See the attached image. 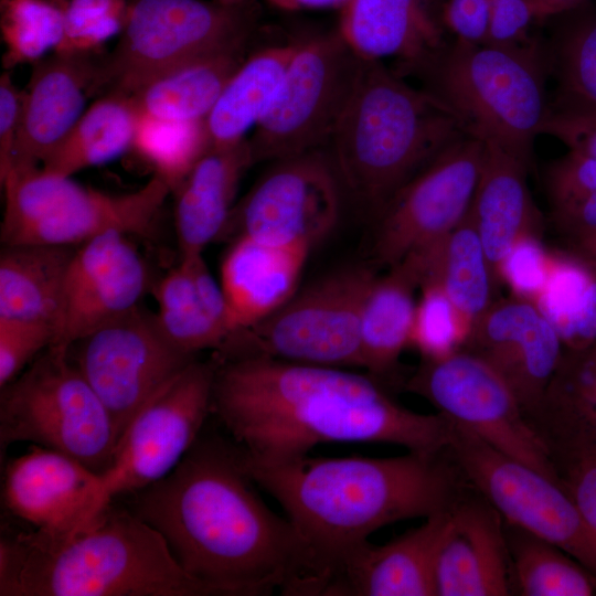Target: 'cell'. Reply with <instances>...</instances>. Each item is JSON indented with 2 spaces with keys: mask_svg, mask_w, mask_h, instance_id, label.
Returning <instances> with one entry per match:
<instances>
[{
  "mask_svg": "<svg viewBox=\"0 0 596 596\" xmlns=\"http://www.w3.org/2000/svg\"><path fill=\"white\" fill-rule=\"evenodd\" d=\"M0 181L3 246L77 247L109 231L146 235L171 193L155 174L140 189L124 194L89 189L41 168L12 169Z\"/></svg>",
  "mask_w": 596,
  "mask_h": 596,
  "instance_id": "52a82bcc",
  "label": "cell"
},
{
  "mask_svg": "<svg viewBox=\"0 0 596 596\" xmlns=\"http://www.w3.org/2000/svg\"><path fill=\"white\" fill-rule=\"evenodd\" d=\"M485 145L464 134L407 181L375 220L371 254L389 268L447 236L467 215Z\"/></svg>",
  "mask_w": 596,
  "mask_h": 596,
  "instance_id": "e0dca14e",
  "label": "cell"
},
{
  "mask_svg": "<svg viewBox=\"0 0 596 596\" xmlns=\"http://www.w3.org/2000/svg\"><path fill=\"white\" fill-rule=\"evenodd\" d=\"M23 92L19 91L9 71L0 76V179L8 172L14 153Z\"/></svg>",
  "mask_w": 596,
  "mask_h": 596,
  "instance_id": "681fc988",
  "label": "cell"
},
{
  "mask_svg": "<svg viewBox=\"0 0 596 596\" xmlns=\"http://www.w3.org/2000/svg\"><path fill=\"white\" fill-rule=\"evenodd\" d=\"M561 347L557 332L538 307L512 295L497 298L471 323L461 349L502 377L529 419L558 365Z\"/></svg>",
  "mask_w": 596,
  "mask_h": 596,
  "instance_id": "d6986e66",
  "label": "cell"
},
{
  "mask_svg": "<svg viewBox=\"0 0 596 596\" xmlns=\"http://www.w3.org/2000/svg\"><path fill=\"white\" fill-rule=\"evenodd\" d=\"M92 56L54 53L32 63L8 172L39 168L82 116L98 68Z\"/></svg>",
  "mask_w": 596,
  "mask_h": 596,
  "instance_id": "603a6c76",
  "label": "cell"
},
{
  "mask_svg": "<svg viewBox=\"0 0 596 596\" xmlns=\"http://www.w3.org/2000/svg\"><path fill=\"white\" fill-rule=\"evenodd\" d=\"M375 276L364 265L345 266L322 276L298 289L269 317L233 333L216 356H267L362 368L361 311Z\"/></svg>",
  "mask_w": 596,
  "mask_h": 596,
  "instance_id": "30bf717a",
  "label": "cell"
},
{
  "mask_svg": "<svg viewBox=\"0 0 596 596\" xmlns=\"http://www.w3.org/2000/svg\"><path fill=\"white\" fill-rule=\"evenodd\" d=\"M155 298L161 331L185 353L219 351L233 334L220 281L203 254L179 256L178 264L156 285Z\"/></svg>",
  "mask_w": 596,
  "mask_h": 596,
  "instance_id": "4316f807",
  "label": "cell"
},
{
  "mask_svg": "<svg viewBox=\"0 0 596 596\" xmlns=\"http://www.w3.org/2000/svg\"><path fill=\"white\" fill-rule=\"evenodd\" d=\"M492 0H446L441 21L456 40L482 44L487 40Z\"/></svg>",
  "mask_w": 596,
  "mask_h": 596,
  "instance_id": "c3c4849f",
  "label": "cell"
},
{
  "mask_svg": "<svg viewBox=\"0 0 596 596\" xmlns=\"http://www.w3.org/2000/svg\"><path fill=\"white\" fill-rule=\"evenodd\" d=\"M246 45L203 55L153 78L130 95L138 113L169 120H205L245 60Z\"/></svg>",
  "mask_w": 596,
  "mask_h": 596,
  "instance_id": "1f68e13d",
  "label": "cell"
},
{
  "mask_svg": "<svg viewBox=\"0 0 596 596\" xmlns=\"http://www.w3.org/2000/svg\"><path fill=\"white\" fill-rule=\"evenodd\" d=\"M214 1H217L224 4H243V3L248 2V0H214Z\"/></svg>",
  "mask_w": 596,
  "mask_h": 596,
  "instance_id": "db71d44e",
  "label": "cell"
},
{
  "mask_svg": "<svg viewBox=\"0 0 596 596\" xmlns=\"http://www.w3.org/2000/svg\"><path fill=\"white\" fill-rule=\"evenodd\" d=\"M482 142L483 159L470 212L500 286L507 254L524 236L541 237L542 216L528 185L531 163L494 142Z\"/></svg>",
  "mask_w": 596,
  "mask_h": 596,
  "instance_id": "484cf974",
  "label": "cell"
},
{
  "mask_svg": "<svg viewBox=\"0 0 596 596\" xmlns=\"http://www.w3.org/2000/svg\"><path fill=\"white\" fill-rule=\"evenodd\" d=\"M70 355L114 424L117 440L141 407L195 355L177 348L141 308L99 327Z\"/></svg>",
  "mask_w": 596,
  "mask_h": 596,
  "instance_id": "2e32d148",
  "label": "cell"
},
{
  "mask_svg": "<svg viewBox=\"0 0 596 596\" xmlns=\"http://www.w3.org/2000/svg\"><path fill=\"white\" fill-rule=\"evenodd\" d=\"M171 192L210 148L205 121H180L139 114L132 147Z\"/></svg>",
  "mask_w": 596,
  "mask_h": 596,
  "instance_id": "8d00e7d4",
  "label": "cell"
},
{
  "mask_svg": "<svg viewBox=\"0 0 596 596\" xmlns=\"http://www.w3.org/2000/svg\"><path fill=\"white\" fill-rule=\"evenodd\" d=\"M255 486L235 444L198 438L167 476L132 493V512L214 596H296L301 543Z\"/></svg>",
  "mask_w": 596,
  "mask_h": 596,
  "instance_id": "7a4b0ae2",
  "label": "cell"
},
{
  "mask_svg": "<svg viewBox=\"0 0 596 596\" xmlns=\"http://www.w3.org/2000/svg\"><path fill=\"white\" fill-rule=\"evenodd\" d=\"M558 481L574 501L596 554V454L579 450L551 454Z\"/></svg>",
  "mask_w": 596,
  "mask_h": 596,
  "instance_id": "b9f144b4",
  "label": "cell"
},
{
  "mask_svg": "<svg viewBox=\"0 0 596 596\" xmlns=\"http://www.w3.org/2000/svg\"><path fill=\"white\" fill-rule=\"evenodd\" d=\"M18 441L56 450L99 473L108 468L117 434L70 348L50 345L1 387V450Z\"/></svg>",
  "mask_w": 596,
  "mask_h": 596,
  "instance_id": "ba28073f",
  "label": "cell"
},
{
  "mask_svg": "<svg viewBox=\"0 0 596 596\" xmlns=\"http://www.w3.org/2000/svg\"><path fill=\"white\" fill-rule=\"evenodd\" d=\"M102 473L49 448L32 445L11 460L3 478L7 509L36 530L77 526L100 511Z\"/></svg>",
  "mask_w": 596,
  "mask_h": 596,
  "instance_id": "ffe728a7",
  "label": "cell"
},
{
  "mask_svg": "<svg viewBox=\"0 0 596 596\" xmlns=\"http://www.w3.org/2000/svg\"><path fill=\"white\" fill-rule=\"evenodd\" d=\"M253 24L248 2L135 0L114 51L98 63L92 94L132 95L194 58L247 44Z\"/></svg>",
  "mask_w": 596,
  "mask_h": 596,
  "instance_id": "9c48e42d",
  "label": "cell"
},
{
  "mask_svg": "<svg viewBox=\"0 0 596 596\" xmlns=\"http://www.w3.org/2000/svg\"><path fill=\"white\" fill-rule=\"evenodd\" d=\"M75 248L6 245L0 255V319L46 323L55 330Z\"/></svg>",
  "mask_w": 596,
  "mask_h": 596,
  "instance_id": "f546056e",
  "label": "cell"
},
{
  "mask_svg": "<svg viewBox=\"0 0 596 596\" xmlns=\"http://www.w3.org/2000/svg\"><path fill=\"white\" fill-rule=\"evenodd\" d=\"M237 202L221 236L312 248L336 228L344 189L322 149L283 158Z\"/></svg>",
  "mask_w": 596,
  "mask_h": 596,
  "instance_id": "9a60e30c",
  "label": "cell"
},
{
  "mask_svg": "<svg viewBox=\"0 0 596 596\" xmlns=\"http://www.w3.org/2000/svg\"><path fill=\"white\" fill-rule=\"evenodd\" d=\"M446 453L505 523L555 544L596 574V554L585 525L560 481L455 424Z\"/></svg>",
  "mask_w": 596,
  "mask_h": 596,
  "instance_id": "7c38bea8",
  "label": "cell"
},
{
  "mask_svg": "<svg viewBox=\"0 0 596 596\" xmlns=\"http://www.w3.org/2000/svg\"><path fill=\"white\" fill-rule=\"evenodd\" d=\"M436 0H349L338 32L363 60L395 57L421 72L447 44Z\"/></svg>",
  "mask_w": 596,
  "mask_h": 596,
  "instance_id": "cb8c5ba5",
  "label": "cell"
},
{
  "mask_svg": "<svg viewBox=\"0 0 596 596\" xmlns=\"http://www.w3.org/2000/svg\"><path fill=\"white\" fill-rule=\"evenodd\" d=\"M404 387L427 400L453 424L558 481L549 449L515 395L477 355L460 348L423 358Z\"/></svg>",
  "mask_w": 596,
  "mask_h": 596,
  "instance_id": "4fadbf2b",
  "label": "cell"
},
{
  "mask_svg": "<svg viewBox=\"0 0 596 596\" xmlns=\"http://www.w3.org/2000/svg\"><path fill=\"white\" fill-rule=\"evenodd\" d=\"M63 12V36L54 53L93 55L120 33L128 3L125 0H57Z\"/></svg>",
  "mask_w": 596,
  "mask_h": 596,
  "instance_id": "ab89813d",
  "label": "cell"
},
{
  "mask_svg": "<svg viewBox=\"0 0 596 596\" xmlns=\"http://www.w3.org/2000/svg\"><path fill=\"white\" fill-rule=\"evenodd\" d=\"M534 305L562 343L596 338V281L581 267L553 256L546 284Z\"/></svg>",
  "mask_w": 596,
  "mask_h": 596,
  "instance_id": "74e56055",
  "label": "cell"
},
{
  "mask_svg": "<svg viewBox=\"0 0 596 596\" xmlns=\"http://www.w3.org/2000/svg\"><path fill=\"white\" fill-rule=\"evenodd\" d=\"M542 135L596 159V106L553 98Z\"/></svg>",
  "mask_w": 596,
  "mask_h": 596,
  "instance_id": "bcb514c9",
  "label": "cell"
},
{
  "mask_svg": "<svg viewBox=\"0 0 596 596\" xmlns=\"http://www.w3.org/2000/svg\"><path fill=\"white\" fill-rule=\"evenodd\" d=\"M0 595L214 596L152 526L113 502L70 530L2 536Z\"/></svg>",
  "mask_w": 596,
  "mask_h": 596,
  "instance_id": "277c9868",
  "label": "cell"
},
{
  "mask_svg": "<svg viewBox=\"0 0 596 596\" xmlns=\"http://www.w3.org/2000/svg\"><path fill=\"white\" fill-rule=\"evenodd\" d=\"M54 337V328L46 323L0 319V386L19 376Z\"/></svg>",
  "mask_w": 596,
  "mask_h": 596,
  "instance_id": "ee69618b",
  "label": "cell"
},
{
  "mask_svg": "<svg viewBox=\"0 0 596 596\" xmlns=\"http://www.w3.org/2000/svg\"><path fill=\"white\" fill-rule=\"evenodd\" d=\"M551 211L558 223L577 222L587 230L596 231V192Z\"/></svg>",
  "mask_w": 596,
  "mask_h": 596,
  "instance_id": "f907efd6",
  "label": "cell"
},
{
  "mask_svg": "<svg viewBox=\"0 0 596 596\" xmlns=\"http://www.w3.org/2000/svg\"><path fill=\"white\" fill-rule=\"evenodd\" d=\"M538 21L532 0H492L485 43L515 45L531 39L529 30Z\"/></svg>",
  "mask_w": 596,
  "mask_h": 596,
  "instance_id": "7dc6e473",
  "label": "cell"
},
{
  "mask_svg": "<svg viewBox=\"0 0 596 596\" xmlns=\"http://www.w3.org/2000/svg\"><path fill=\"white\" fill-rule=\"evenodd\" d=\"M464 134L433 94L406 84L382 61L362 58L329 141L330 156L344 192L375 219L407 181Z\"/></svg>",
  "mask_w": 596,
  "mask_h": 596,
  "instance_id": "5b68a950",
  "label": "cell"
},
{
  "mask_svg": "<svg viewBox=\"0 0 596 596\" xmlns=\"http://www.w3.org/2000/svg\"><path fill=\"white\" fill-rule=\"evenodd\" d=\"M212 414L248 458L276 461L328 443H376L435 455L453 424L396 402L374 376L267 356L217 359Z\"/></svg>",
  "mask_w": 596,
  "mask_h": 596,
  "instance_id": "6da1fadb",
  "label": "cell"
},
{
  "mask_svg": "<svg viewBox=\"0 0 596 596\" xmlns=\"http://www.w3.org/2000/svg\"><path fill=\"white\" fill-rule=\"evenodd\" d=\"M419 253L424 264L422 284H437L470 328L497 299L499 286L470 209L447 236Z\"/></svg>",
  "mask_w": 596,
  "mask_h": 596,
  "instance_id": "d6a6232c",
  "label": "cell"
},
{
  "mask_svg": "<svg viewBox=\"0 0 596 596\" xmlns=\"http://www.w3.org/2000/svg\"><path fill=\"white\" fill-rule=\"evenodd\" d=\"M240 453L251 478L280 504L301 543L298 596H322L344 558L373 532L449 510L469 487L446 450L383 458L307 454L276 461Z\"/></svg>",
  "mask_w": 596,
  "mask_h": 596,
  "instance_id": "3957f363",
  "label": "cell"
},
{
  "mask_svg": "<svg viewBox=\"0 0 596 596\" xmlns=\"http://www.w3.org/2000/svg\"><path fill=\"white\" fill-rule=\"evenodd\" d=\"M549 20L553 28L545 45L556 81L554 99L596 106V0Z\"/></svg>",
  "mask_w": 596,
  "mask_h": 596,
  "instance_id": "e575fe53",
  "label": "cell"
},
{
  "mask_svg": "<svg viewBox=\"0 0 596 596\" xmlns=\"http://www.w3.org/2000/svg\"><path fill=\"white\" fill-rule=\"evenodd\" d=\"M416 304L409 345L423 358H435L460 349L469 330L444 290L424 281Z\"/></svg>",
  "mask_w": 596,
  "mask_h": 596,
  "instance_id": "60d3db41",
  "label": "cell"
},
{
  "mask_svg": "<svg viewBox=\"0 0 596 596\" xmlns=\"http://www.w3.org/2000/svg\"><path fill=\"white\" fill-rule=\"evenodd\" d=\"M148 283L147 266L129 235L109 231L77 246L67 267L51 345L70 348L136 309Z\"/></svg>",
  "mask_w": 596,
  "mask_h": 596,
  "instance_id": "ac0fdd59",
  "label": "cell"
},
{
  "mask_svg": "<svg viewBox=\"0 0 596 596\" xmlns=\"http://www.w3.org/2000/svg\"><path fill=\"white\" fill-rule=\"evenodd\" d=\"M0 12L6 70L43 58L62 40L63 12L57 0H1Z\"/></svg>",
  "mask_w": 596,
  "mask_h": 596,
  "instance_id": "f35d334b",
  "label": "cell"
},
{
  "mask_svg": "<svg viewBox=\"0 0 596 596\" xmlns=\"http://www.w3.org/2000/svg\"><path fill=\"white\" fill-rule=\"evenodd\" d=\"M438 596L512 594L504 520L470 486L450 509L436 564Z\"/></svg>",
  "mask_w": 596,
  "mask_h": 596,
  "instance_id": "7402d4cb",
  "label": "cell"
},
{
  "mask_svg": "<svg viewBox=\"0 0 596 596\" xmlns=\"http://www.w3.org/2000/svg\"><path fill=\"white\" fill-rule=\"evenodd\" d=\"M297 42L260 50L242 62L206 117L210 147H228L247 138L273 107Z\"/></svg>",
  "mask_w": 596,
  "mask_h": 596,
  "instance_id": "4dcf8cb0",
  "label": "cell"
},
{
  "mask_svg": "<svg viewBox=\"0 0 596 596\" xmlns=\"http://www.w3.org/2000/svg\"><path fill=\"white\" fill-rule=\"evenodd\" d=\"M544 188L551 210L596 192V159L570 150L566 156L556 159L546 168Z\"/></svg>",
  "mask_w": 596,
  "mask_h": 596,
  "instance_id": "f6af8a7d",
  "label": "cell"
},
{
  "mask_svg": "<svg viewBox=\"0 0 596 596\" xmlns=\"http://www.w3.org/2000/svg\"><path fill=\"white\" fill-rule=\"evenodd\" d=\"M361 63L338 31L297 41L276 100L248 139L253 162H273L329 142Z\"/></svg>",
  "mask_w": 596,
  "mask_h": 596,
  "instance_id": "8fae6325",
  "label": "cell"
},
{
  "mask_svg": "<svg viewBox=\"0 0 596 596\" xmlns=\"http://www.w3.org/2000/svg\"><path fill=\"white\" fill-rule=\"evenodd\" d=\"M375 276L366 291L360 322L362 368L380 380L393 374L403 350L409 345L417 300L423 281L419 253Z\"/></svg>",
  "mask_w": 596,
  "mask_h": 596,
  "instance_id": "f1b7e54d",
  "label": "cell"
},
{
  "mask_svg": "<svg viewBox=\"0 0 596 596\" xmlns=\"http://www.w3.org/2000/svg\"><path fill=\"white\" fill-rule=\"evenodd\" d=\"M532 1L535 6L538 21H541V20H549L561 13L570 11L581 6L586 0H532Z\"/></svg>",
  "mask_w": 596,
  "mask_h": 596,
  "instance_id": "f5cc1de1",
  "label": "cell"
},
{
  "mask_svg": "<svg viewBox=\"0 0 596 596\" xmlns=\"http://www.w3.org/2000/svg\"><path fill=\"white\" fill-rule=\"evenodd\" d=\"M253 163L248 139L210 147L173 190L180 256L203 254L221 238L235 206L240 180Z\"/></svg>",
  "mask_w": 596,
  "mask_h": 596,
  "instance_id": "83f0119b",
  "label": "cell"
},
{
  "mask_svg": "<svg viewBox=\"0 0 596 596\" xmlns=\"http://www.w3.org/2000/svg\"><path fill=\"white\" fill-rule=\"evenodd\" d=\"M138 118L139 113L130 95L104 94L84 110L43 161L41 169L71 177L118 158L132 147Z\"/></svg>",
  "mask_w": 596,
  "mask_h": 596,
  "instance_id": "836d02e7",
  "label": "cell"
},
{
  "mask_svg": "<svg viewBox=\"0 0 596 596\" xmlns=\"http://www.w3.org/2000/svg\"><path fill=\"white\" fill-rule=\"evenodd\" d=\"M552 259L541 237L524 236L514 243L503 259L501 280L509 285L512 295L534 304L546 284Z\"/></svg>",
  "mask_w": 596,
  "mask_h": 596,
  "instance_id": "7bdbcfd3",
  "label": "cell"
},
{
  "mask_svg": "<svg viewBox=\"0 0 596 596\" xmlns=\"http://www.w3.org/2000/svg\"><path fill=\"white\" fill-rule=\"evenodd\" d=\"M450 509L382 545L369 541L341 563L323 596H435L436 564Z\"/></svg>",
  "mask_w": 596,
  "mask_h": 596,
  "instance_id": "44dd1931",
  "label": "cell"
},
{
  "mask_svg": "<svg viewBox=\"0 0 596 596\" xmlns=\"http://www.w3.org/2000/svg\"><path fill=\"white\" fill-rule=\"evenodd\" d=\"M277 9L295 11L302 9H342L349 0H266Z\"/></svg>",
  "mask_w": 596,
  "mask_h": 596,
  "instance_id": "816d5d0a",
  "label": "cell"
},
{
  "mask_svg": "<svg viewBox=\"0 0 596 596\" xmlns=\"http://www.w3.org/2000/svg\"><path fill=\"white\" fill-rule=\"evenodd\" d=\"M511 588L522 596H589L596 583L564 550L504 522ZM566 553V552H565Z\"/></svg>",
  "mask_w": 596,
  "mask_h": 596,
  "instance_id": "d590c367",
  "label": "cell"
},
{
  "mask_svg": "<svg viewBox=\"0 0 596 596\" xmlns=\"http://www.w3.org/2000/svg\"><path fill=\"white\" fill-rule=\"evenodd\" d=\"M311 249L306 244H268L246 236L230 241L219 281L233 333L269 317L297 292Z\"/></svg>",
  "mask_w": 596,
  "mask_h": 596,
  "instance_id": "d4e9b609",
  "label": "cell"
},
{
  "mask_svg": "<svg viewBox=\"0 0 596 596\" xmlns=\"http://www.w3.org/2000/svg\"><path fill=\"white\" fill-rule=\"evenodd\" d=\"M421 73L425 89L449 108L466 134L532 164L534 139L542 135L551 105L544 40L515 45L455 40Z\"/></svg>",
  "mask_w": 596,
  "mask_h": 596,
  "instance_id": "8992f818",
  "label": "cell"
},
{
  "mask_svg": "<svg viewBox=\"0 0 596 596\" xmlns=\"http://www.w3.org/2000/svg\"><path fill=\"white\" fill-rule=\"evenodd\" d=\"M217 361H192L134 416L102 473L103 510L167 476L183 458L212 414Z\"/></svg>",
  "mask_w": 596,
  "mask_h": 596,
  "instance_id": "5bb4252c",
  "label": "cell"
}]
</instances>
